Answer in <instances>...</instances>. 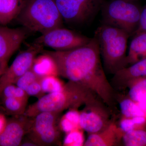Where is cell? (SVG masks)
I'll use <instances>...</instances> for the list:
<instances>
[{
  "instance_id": "1",
  "label": "cell",
  "mask_w": 146,
  "mask_h": 146,
  "mask_svg": "<svg viewBox=\"0 0 146 146\" xmlns=\"http://www.w3.org/2000/svg\"><path fill=\"white\" fill-rule=\"evenodd\" d=\"M45 52L54 59L58 75L91 91L110 108L115 107V92L105 74L96 36L73 49Z\"/></svg>"
},
{
  "instance_id": "2",
  "label": "cell",
  "mask_w": 146,
  "mask_h": 146,
  "mask_svg": "<svg viewBox=\"0 0 146 146\" xmlns=\"http://www.w3.org/2000/svg\"><path fill=\"white\" fill-rule=\"evenodd\" d=\"M16 19L30 31L42 34L63 27V22L54 0H23Z\"/></svg>"
},
{
  "instance_id": "3",
  "label": "cell",
  "mask_w": 146,
  "mask_h": 146,
  "mask_svg": "<svg viewBox=\"0 0 146 146\" xmlns=\"http://www.w3.org/2000/svg\"><path fill=\"white\" fill-rule=\"evenodd\" d=\"M95 36L106 71L114 74L127 67L126 50L129 35L122 30L102 24Z\"/></svg>"
},
{
  "instance_id": "4",
  "label": "cell",
  "mask_w": 146,
  "mask_h": 146,
  "mask_svg": "<svg viewBox=\"0 0 146 146\" xmlns=\"http://www.w3.org/2000/svg\"><path fill=\"white\" fill-rule=\"evenodd\" d=\"M96 96L89 90L77 84L70 82L60 92L49 93L40 98L27 112L28 115L35 112H58L68 108L78 107L83 104L95 101Z\"/></svg>"
},
{
  "instance_id": "5",
  "label": "cell",
  "mask_w": 146,
  "mask_h": 146,
  "mask_svg": "<svg viewBox=\"0 0 146 146\" xmlns=\"http://www.w3.org/2000/svg\"><path fill=\"white\" fill-rule=\"evenodd\" d=\"M136 0H109L103 3L101 11L103 24L122 30L129 35L139 26L141 7Z\"/></svg>"
},
{
  "instance_id": "6",
  "label": "cell",
  "mask_w": 146,
  "mask_h": 146,
  "mask_svg": "<svg viewBox=\"0 0 146 146\" xmlns=\"http://www.w3.org/2000/svg\"><path fill=\"white\" fill-rule=\"evenodd\" d=\"M63 21L72 25L91 21L101 10L104 0H54Z\"/></svg>"
},
{
  "instance_id": "7",
  "label": "cell",
  "mask_w": 146,
  "mask_h": 146,
  "mask_svg": "<svg viewBox=\"0 0 146 146\" xmlns=\"http://www.w3.org/2000/svg\"><path fill=\"white\" fill-rule=\"evenodd\" d=\"M90 39L70 30L61 27L42 34L36 39L35 42L55 51H63L86 44Z\"/></svg>"
},
{
  "instance_id": "8",
  "label": "cell",
  "mask_w": 146,
  "mask_h": 146,
  "mask_svg": "<svg viewBox=\"0 0 146 146\" xmlns=\"http://www.w3.org/2000/svg\"><path fill=\"white\" fill-rule=\"evenodd\" d=\"M43 48L42 45L35 42L17 56L0 78V97L6 86L15 83L19 78L31 69L36 55Z\"/></svg>"
},
{
  "instance_id": "9",
  "label": "cell",
  "mask_w": 146,
  "mask_h": 146,
  "mask_svg": "<svg viewBox=\"0 0 146 146\" xmlns=\"http://www.w3.org/2000/svg\"><path fill=\"white\" fill-rule=\"evenodd\" d=\"M29 32L23 27L10 28L0 26V69L2 74L8 68L11 56L20 48Z\"/></svg>"
},
{
  "instance_id": "10",
  "label": "cell",
  "mask_w": 146,
  "mask_h": 146,
  "mask_svg": "<svg viewBox=\"0 0 146 146\" xmlns=\"http://www.w3.org/2000/svg\"><path fill=\"white\" fill-rule=\"evenodd\" d=\"M84 111L80 113L79 126L89 134L98 133L112 122L109 121L107 110L98 101L86 105Z\"/></svg>"
},
{
  "instance_id": "11",
  "label": "cell",
  "mask_w": 146,
  "mask_h": 146,
  "mask_svg": "<svg viewBox=\"0 0 146 146\" xmlns=\"http://www.w3.org/2000/svg\"><path fill=\"white\" fill-rule=\"evenodd\" d=\"M144 77H146V57L118 71L112 80L116 87L123 88L137 79Z\"/></svg>"
},
{
  "instance_id": "12",
  "label": "cell",
  "mask_w": 146,
  "mask_h": 146,
  "mask_svg": "<svg viewBox=\"0 0 146 146\" xmlns=\"http://www.w3.org/2000/svg\"><path fill=\"white\" fill-rule=\"evenodd\" d=\"M123 132L112 122L104 130L90 134L84 142L86 146H112L119 143Z\"/></svg>"
},
{
  "instance_id": "13",
  "label": "cell",
  "mask_w": 146,
  "mask_h": 146,
  "mask_svg": "<svg viewBox=\"0 0 146 146\" xmlns=\"http://www.w3.org/2000/svg\"><path fill=\"white\" fill-rule=\"evenodd\" d=\"M22 121L16 119L7 121L0 134V146H17L21 143L25 130Z\"/></svg>"
},
{
  "instance_id": "14",
  "label": "cell",
  "mask_w": 146,
  "mask_h": 146,
  "mask_svg": "<svg viewBox=\"0 0 146 146\" xmlns=\"http://www.w3.org/2000/svg\"><path fill=\"white\" fill-rule=\"evenodd\" d=\"M32 69L39 78L58 75L57 65L54 59L45 52L44 54L35 58Z\"/></svg>"
},
{
  "instance_id": "15",
  "label": "cell",
  "mask_w": 146,
  "mask_h": 146,
  "mask_svg": "<svg viewBox=\"0 0 146 146\" xmlns=\"http://www.w3.org/2000/svg\"><path fill=\"white\" fill-rule=\"evenodd\" d=\"M146 57V32L135 34L130 43L127 55V62L132 65Z\"/></svg>"
},
{
  "instance_id": "16",
  "label": "cell",
  "mask_w": 146,
  "mask_h": 146,
  "mask_svg": "<svg viewBox=\"0 0 146 146\" xmlns=\"http://www.w3.org/2000/svg\"><path fill=\"white\" fill-rule=\"evenodd\" d=\"M23 0H0V25L5 26L18 16Z\"/></svg>"
},
{
  "instance_id": "17",
  "label": "cell",
  "mask_w": 146,
  "mask_h": 146,
  "mask_svg": "<svg viewBox=\"0 0 146 146\" xmlns=\"http://www.w3.org/2000/svg\"><path fill=\"white\" fill-rule=\"evenodd\" d=\"M128 87L129 98L136 103L146 115V77L134 80Z\"/></svg>"
},
{
  "instance_id": "18",
  "label": "cell",
  "mask_w": 146,
  "mask_h": 146,
  "mask_svg": "<svg viewBox=\"0 0 146 146\" xmlns=\"http://www.w3.org/2000/svg\"><path fill=\"white\" fill-rule=\"evenodd\" d=\"M55 112H43L36 115L34 125V131L38 136L55 125Z\"/></svg>"
},
{
  "instance_id": "19",
  "label": "cell",
  "mask_w": 146,
  "mask_h": 146,
  "mask_svg": "<svg viewBox=\"0 0 146 146\" xmlns=\"http://www.w3.org/2000/svg\"><path fill=\"white\" fill-rule=\"evenodd\" d=\"M123 143L126 146H146V131L136 129L123 133Z\"/></svg>"
},
{
  "instance_id": "20",
  "label": "cell",
  "mask_w": 146,
  "mask_h": 146,
  "mask_svg": "<svg viewBox=\"0 0 146 146\" xmlns=\"http://www.w3.org/2000/svg\"><path fill=\"white\" fill-rule=\"evenodd\" d=\"M119 106L124 117L133 118L139 116L146 117L145 113L138 105L129 97L123 99L120 102Z\"/></svg>"
},
{
  "instance_id": "21",
  "label": "cell",
  "mask_w": 146,
  "mask_h": 146,
  "mask_svg": "<svg viewBox=\"0 0 146 146\" xmlns=\"http://www.w3.org/2000/svg\"><path fill=\"white\" fill-rule=\"evenodd\" d=\"M40 82L42 92L48 94L60 92L65 88V86L56 76H48L41 78Z\"/></svg>"
},
{
  "instance_id": "22",
  "label": "cell",
  "mask_w": 146,
  "mask_h": 146,
  "mask_svg": "<svg viewBox=\"0 0 146 146\" xmlns=\"http://www.w3.org/2000/svg\"><path fill=\"white\" fill-rule=\"evenodd\" d=\"M146 122V117L143 116L134 117L133 118H123L120 122L119 128L123 132L138 129L141 126L144 125Z\"/></svg>"
},
{
  "instance_id": "23",
  "label": "cell",
  "mask_w": 146,
  "mask_h": 146,
  "mask_svg": "<svg viewBox=\"0 0 146 146\" xmlns=\"http://www.w3.org/2000/svg\"><path fill=\"white\" fill-rule=\"evenodd\" d=\"M23 102L15 97L3 99V107L5 112L10 115L20 114L23 110Z\"/></svg>"
},
{
  "instance_id": "24",
  "label": "cell",
  "mask_w": 146,
  "mask_h": 146,
  "mask_svg": "<svg viewBox=\"0 0 146 146\" xmlns=\"http://www.w3.org/2000/svg\"><path fill=\"white\" fill-rule=\"evenodd\" d=\"M83 133L79 129L67 133L63 141V145L67 146H81L84 145Z\"/></svg>"
},
{
  "instance_id": "25",
  "label": "cell",
  "mask_w": 146,
  "mask_h": 146,
  "mask_svg": "<svg viewBox=\"0 0 146 146\" xmlns=\"http://www.w3.org/2000/svg\"><path fill=\"white\" fill-rule=\"evenodd\" d=\"M40 78L36 75L31 68L19 78L15 83L16 86L25 91L30 84Z\"/></svg>"
},
{
  "instance_id": "26",
  "label": "cell",
  "mask_w": 146,
  "mask_h": 146,
  "mask_svg": "<svg viewBox=\"0 0 146 146\" xmlns=\"http://www.w3.org/2000/svg\"><path fill=\"white\" fill-rule=\"evenodd\" d=\"M57 136L58 131L54 125L40 134L39 137L44 143L50 144L54 142Z\"/></svg>"
},
{
  "instance_id": "27",
  "label": "cell",
  "mask_w": 146,
  "mask_h": 146,
  "mask_svg": "<svg viewBox=\"0 0 146 146\" xmlns=\"http://www.w3.org/2000/svg\"><path fill=\"white\" fill-rule=\"evenodd\" d=\"M60 125L61 130L67 133H70L76 129H79L78 127L64 117L61 119Z\"/></svg>"
},
{
  "instance_id": "28",
  "label": "cell",
  "mask_w": 146,
  "mask_h": 146,
  "mask_svg": "<svg viewBox=\"0 0 146 146\" xmlns=\"http://www.w3.org/2000/svg\"><path fill=\"white\" fill-rule=\"evenodd\" d=\"M40 78L29 85L25 91L27 95L30 96H35L42 91L40 82Z\"/></svg>"
},
{
  "instance_id": "29",
  "label": "cell",
  "mask_w": 146,
  "mask_h": 146,
  "mask_svg": "<svg viewBox=\"0 0 146 146\" xmlns=\"http://www.w3.org/2000/svg\"><path fill=\"white\" fill-rule=\"evenodd\" d=\"M80 113L75 109H72L68 111L63 117L80 127Z\"/></svg>"
},
{
  "instance_id": "30",
  "label": "cell",
  "mask_w": 146,
  "mask_h": 146,
  "mask_svg": "<svg viewBox=\"0 0 146 146\" xmlns=\"http://www.w3.org/2000/svg\"><path fill=\"white\" fill-rule=\"evenodd\" d=\"M140 32H146V4L142 7L139 26L135 34Z\"/></svg>"
},
{
  "instance_id": "31",
  "label": "cell",
  "mask_w": 146,
  "mask_h": 146,
  "mask_svg": "<svg viewBox=\"0 0 146 146\" xmlns=\"http://www.w3.org/2000/svg\"><path fill=\"white\" fill-rule=\"evenodd\" d=\"M26 94L27 93L25 90L18 86H16L14 97L23 101L24 100H25Z\"/></svg>"
},
{
  "instance_id": "32",
  "label": "cell",
  "mask_w": 146,
  "mask_h": 146,
  "mask_svg": "<svg viewBox=\"0 0 146 146\" xmlns=\"http://www.w3.org/2000/svg\"><path fill=\"white\" fill-rule=\"evenodd\" d=\"M7 121L6 119L4 114L3 112H0V134L4 129Z\"/></svg>"
},
{
  "instance_id": "33",
  "label": "cell",
  "mask_w": 146,
  "mask_h": 146,
  "mask_svg": "<svg viewBox=\"0 0 146 146\" xmlns=\"http://www.w3.org/2000/svg\"><path fill=\"white\" fill-rule=\"evenodd\" d=\"M23 146H35L36 145L35 144L33 143H25L23 144L22 145Z\"/></svg>"
},
{
  "instance_id": "34",
  "label": "cell",
  "mask_w": 146,
  "mask_h": 146,
  "mask_svg": "<svg viewBox=\"0 0 146 146\" xmlns=\"http://www.w3.org/2000/svg\"><path fill=\"white\" fill-rule=\"evenodd\" d=\"M0 112H3V113H4L5 112L3 108L1 105H0Z\"/></svg>"
},
{
  "instance_id": "35",
  "label": "cell",
  "mask_w": 146,
  "mask_h": 146,
  "mask_svg": "<svg viewBox=\"0 0 146 146\" xmlns=\"http://www.w3.org/2000/svg\"><path fill=\"white\" fill-rule=\"evenodd\" d=\"M2 75L1 71V69H0V75Z\"/></svg>"
},
{
  "instance_id": "36",
  "label": "cell",
  "mask_w": 146,
  "mask_h": 146,
  "mask_svg": "<svg viewBox=\"0 0 146 146\" xmlns=\"http://www.w3.org/2000/svg\"></svg>"
}]
</instances>
